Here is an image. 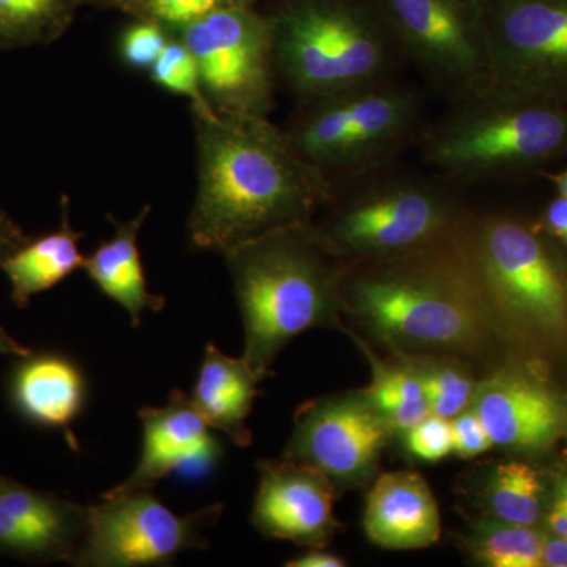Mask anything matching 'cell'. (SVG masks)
Masks as SVG:
<instances>
[{
  "label": "cell",
  "instance_id": "cell-1",
  "mask_svg": "<svg viewBox=\"0 0 567 567\" xmlns=\"http://www.w3.org/2000/svg\"><path fill=\"white\" fill-rule=\"evenodd\" d=\"M197 192L188 218L196 249L226 254L264 235L311 224L330 199L322 169L267 117H194Z\"/></svg>",
  "mask_w": 567,
  "mask_h": 567
},
{
  "label": "cell",
  "instance_id": "cell-2",
  "mask_svg": "<svg viewBox=\"0 0 567 567\" xmlns=\"http://www.w3.org/2000/svg\"><path fill=\"white\" fill-rule=\"evenodd\" d=\"M224 256L244 320V358L260 380L297 336L341 328L344 276L311 224L264 235Z\"/></svg>",
  "mask_w": 567,
  "mask_h": 567
},
{
  "label": "cell",
  "instance_id": "cell-3",
  "mask_svg": "<svg viewBox=\"0 0 567 567\" xmlns=\"http://www.w3.org/2000/svg\"><path fill=\"white\" fill-rule=\"evenodd\" d=\"M425 141L429 163L462 177L528 173L567 155V103L492 87L462 100Z\"/></svg>",
  "mask_w": 567,
  "mask_h": 567
},
{
  "label": "cell",
  "instance_id": "cell-4",
  "mask_svg": "<svg viewBox=\"0 0 567 567\" xmlns=\"http://www.w3.org/2000/svg\"><path fill=\"white\" fill-rule=\"evenodd\" d=\"M271 21L276 73L306 102L375 84L390 70L385 32L350 3L306 0Z\"/></svg>",
  "mask_w": 567,
  "mask_h": 567
},
{
  "label": "cell",
  "instance_id": "cell-5",
  "mask_svg": "<svg viewBox=\"0 0 567 567\" xmlns=\"http://www.w3.org/2000/svg\"><path fill=\"white\" fill-rule=\"evenodd\" d=\"M344 308L398 352L466 349L481 333L468 290L436 268L391 265L344 281Z\"/></svg>",
  "mask_w": 567,
  "mask_h": 567
},
{
  "label": "cell",
  "instance_id": "cell-6",
  "mask_svg": "<svg viewBox=\"0 0 567 567\" xmlns=\"http://www.w3.org/2000/svg\"><path fill=\"white\" fill-rule=\"evenodd\" d=\"M289 132L298 153L322 169H350L391 152L416 121L412 92L382 81L311 100Z\"/></svg>",
  "mask_w": 567,
  "mask_h": 567
},
{
  "label": "cell",
  "instance_id": "cell-7",
  "mask_svg": "<svg viewBox=\"0 0 567 567\" xmlns=\"http://www.w3.org/2000/svg\"><path fill=\"white\" fill-rule=\"evenodd\" d=\"M216 114L267 117L274 106V21L251 7L207 14L181 29Z\"/></svg>",
  "mask_w": 567,
  "mask_h": 567
},
{
  "label": "cell",
  "instance_id": "cell-8",
  "mask_svg": "<svg viewBox=\"0 0 567 567\" xmlns=\"http://www.w3.org/2000/svg\"><path fill=\"white\" fill-rule=\"evenodd\" d=\"M223 505L178 516L153 491L111 492L87 506L84 543L71 565L80 567L167 566L183 551L207 548L204 539Z\"/></svg>",
  "mask_w": 567,
  "mask_h": 567
},
{
  "label": "cell",
  "instance_id": "cell-9",
  "mask_svg": "<svg viewBox=\"0 0 567 567\" xmlns=\"http://www.w3.org/2000/svg\"><path fill=\"white\" fill-rule=\"evenodd\" d=\"M382 2L395 39L429 78L461 100L494 87L484 2Z\"/></svg>",
  "mask_w": 567,
  "mask_h": 567
},
{
  "label": "cell",
  "instance_id": "cell-10",
  "mask_svg": "<svg viewBox=\"0 0 567 567\" xmlns=\"http://www.w3.org/2000/svg\"><path fill=\"white\" fill-rule=\"evenodd\" d=\"M480 264L496 303L546 333L567 330V270L543 233L516 219L484 227Z\"/></svg>",
  "mask_w": 567,
  "mask_h": 567
},
{
  "label": "cell",
  "instance_id": "cell-11",
  "mask_svg": "<svg viewBox=\"0 0 567 567\" xmlns=\"http://www.w3.org/2000/svg\"><path fill=\"white\" fill-rule=\"evenodd\" d=\"M451 205L420 182H388L354 197L323 230L336 256L394 259L431 244L450 223Z\"/></svg>",
  "mask_w": 567,
  "mask_h": 567
},
{
  "label": "cell",
  "instance_id": "cell-12",
  "mask_svg": "<svg viewBox=\"0 0 567 567\" xmlns=\"http://www.w3.org/2000/svg\"><path fill=\"white\" fill-rule=\"evenodd\" d=\"M494 87L567 103V0H486Z\"/></svg>",
  "mask_w": 567,
  "mask_h": 567
},
{
  "label": "cell",
  "instance_id": "cell-13",
  "mask_svg": "<svg viewBox=\"0 0 567 567\" xmlns=\"http://www.w3.org/2000/svg\"><path fill=\"white\" fill-rule=\"evenodd\" d=\"M391 434L363 391L328 395L298 409L286 457L347 491L371 480Z\"/></svg>",
  "mask_w": 567,
  "mask_h": 567
},
{
  "label": "cell",
  "instance_id": "cell-14",
  "mask_svg": "<svg viewBox=\"0 0 567 567\" xmlns=\"http://www.w3.org/2000/svg\"><path fill=\"white\" fill-rule=\"evenodd\" d=\"M259 472L251 520L260 535L308 548L327 546L339 528L334 487L292 458L260 462Z\"/></svg>",
  "mask_w": 567,
  "mask_h": 567
},
{
  "label": "cell",
  "instance_id": "cell-15",
  "mask_svg": "<svg viewBox=\"0 0 567 567\" xmlns=\"http://www.w3.org/2000/svg\"><path fill=\"white\" fill-rule=\"evenodd\" d=\"M87 506L0 475V555L29 563H73Z\"/></svg>",
  "mask_w": 567,
  "mask_h": 567
},
{
  "label": "cell",
  "instance_id": "cell-16",
  "mask_svg": "<svg viewBox=\"0 0 567 567\" xmlns=\"http://www.w3.org/2000/svg\"><path fill=\"white\" fill-rule=\"evenodd\" d=\"M140 420L144 429L140 462L111 492L153 491L175 472H205L221 461V442L183 391H173L166 405L144 406Z\"/></svg>",
  "mask_w": 567,
  "mask_h": 567
},
{
  "label": "cell",
  "instance_id": "cell-17",
  "mask_svg": "<svg viewBox=\"0 0 567 567\" xmlns=\"http://www.w3.org/2000/svg\"><path fill=\"white\" fill-rule=\"evenodd\" d=\"M486 425L494 446L540 451L557 443L567 429L561 401L518 372H499L476 385L472 404Z\"/></svg>",
  "mask_w": 567,
  "mask_h": 567
},
{
  "label": "cell",
  "instance_id": "cell-18",
  "mask_svg": "<svg viewBox=\"0 0 567 567\" xmlns=\"http://www.w3.org/2000/svg\"><path fill=\"white\" fill-rule=\"evenodd\" d=\"M363 527L375 546L415 550L434 546L442 535L439 505L427 483L412 472L377 477L365 499Z\"/></svg>",
  "mask_w": 567,
  "mask_h": 567
},
{
  "label": "cell",
  "instance_id": "cell-19",
  "mask_svg": "<svg viewBox=\"0 0 567 567\" xmlns=\"http://www.w3.org/2000/svg\"><path fill=\"white\" fill-rule=\"evenodd\" d=\"M87 399L80 365L58 353L20 358L11 377V401L25 420L50 429H69Z\"/></svg>",
  "mask_w": 567,
  "mask_h": 567
},
{
  "label": "cell",
  "instance_id": "cell-20",
  "mask_svg": "<svg viewBox=\"0 0 567 567\" xmlns=\"http://www.w3.org/2000/svg\"><path fill=\"white\" fill-rule=\"evenodd\" d=\"M259 382L244 357H229L210 342L205 347L192 401L212 429L245 447L252 442L246 421L251 415Z\"/></svg>",
  "mask_w": 567,
  "mask_h": 567
},
{
  "label": "cell",
  "instance_id": "cell-21",
  "mask_svg": "<svg viewBox=\"0 0 567 567\" xmlns=\"http://www.w3.org/2000/svg\"><path fill=\"white\" fill-rule=\"evenodd\" d=\"M151 212V205H145L130 221H117L110 216L115 226L114 237L103 241L82 265L91 281L128 312L134 328L140 327L145 311L159 312L166 306L162 295L148 290L141 260V227Z\"/></svg>",
  "mask_w": 567,
  "mask_h": 567
},
{
  "label": "cell",
  "instance_id": "cell-22",
  "mask_svg": "<svg viewBox=\"0 0 567 567\" xmlns=\"http://www.w3.org/2000/svg\"><path fill=\"white\" fill-rule=\"evenodd\" d=\"M62 208L58 230L29 240L0 265L10 281L11 301L20 309L28 308L35 295L58 286L84 265L85 257L80 251L84 234L70 226L66 197H63Z\"/></svg>",
  "mask_w": 567,
  "mask_h": 567
},
{
  "label": "cell",
  "instance_id": "cell-23",
  "mask_svg": "<svg viewBox=\"0 0 567 567\" xmlns=\"http://www.w3.org/2000/svg\"><path fill=\"white\" fill-rule=\"evenodd\" d=\"M360 346L368 354L372 369L371 385L363 393L391 432L404 434L431 415L423 383L412 365L405 360L398 364L385 363L364 344Z\"/></svg>",
  "mask_w": 567,
  "mask_h": 567
},
{
  "label": "cell",
  "instance_id": "cell-24",
  "mask_svg": "<svg viewBox=\"0 0 567 567\" xmlns=\"http://www.w3.org/2000/svg\"><path fill=\"white\" fill-rule=\"evenodd\" d=\"M544 535L533 527L495 517L480 518L470 532L466 547L481 565L494 567L543 566Z\"/></svg>",
  "mask_w": 567,
  "mask_h": 567
},
{
  "label": "cell",
  "instance_id": "cell-25",
  "mask_svg": "<svg viewBox=\"0 0 567 567\" xmlns=\"http://www.w3.org/2000/svg\"><path fill=\"white\" fill-rule=\"evenodd\" d=\"M76 0H0V51L51 43L65 31Z\"/></svg>",
  "mask_w": 567,
  "mask_h": 567
},
{
  "label": "cell",
  "instance_id": "cell-26",
  "mask_svg": "<svg viewBox=\"0 0 567 567\" xmlns=\"http://www.w3.org/2000/svg\"><path fill=\"white\" fill-rule=\"evenodd\" d=\"M539 473L525 462H505L492 473L486 491L488 513L498 520L535 527L543 516Z\"/></svg>",
  "mask_w": 567,
  "mask_h": 567
},
{
  "label": "cell",
  "instance_id": "cell-27",
  "mask_svg": "<svg viewBox=\"0 0 567 567\" xmlns=\"http://www.w3.org/2000/svg\"><path fill=\"white\" fill-rule=\"evenodd\" d=\"M423 383L432 415L453 420L470 406L476 383L465 364L446 358H417L399 352Z\"/></svg>",
  "mask_w": 567,
  "mask_h": 567
},
{
  "label": "cell",
  "instance_id": "cell-28",
  "mask_svg": "<svg viewBox=\"0 0 567 567\" xmlns=\"http://www.w3.org/2000/svg\"><path fill=\"white\" fill-rule=\"evenodd\" d=\"M148 73L163 91L188 100L194 117H212L216 114L205 96L196 59L178 37L171 39Z\"/></svg>",
  "mask_w": 567,
  "mask_h": 567
},
{
  "label": "cell",
  "instance_id": "cell-29",
  "mask_svg": "<svg viewBox=\"0 0 567 567\" xmlns=\"http://www.w3.org/2000/svg\"><path fill=\"white\" fill-rule=\"evenodd\" d=\"M254 2L256 0H112L137 20L158 22L173 35L215 11L251 7Z\"/></svg>",
  "mask_w": 567,
  "mask_h": 567
},
{
  "label": "cell",
  "instance_id": "cell-30",
  "mask_svg": "<svg viewBox=\"0 0 567 567\" xmlns=\"http://www.w3.org/2000/svg\"><path fill=\"white\" fill-rule=\"evenodd\" d=\"M173 37L158 22L137 20L123 31L118 40V55L128 69L148 71Z\"/></svg>",
  "mask_w": 567,
  "mask_h": 567
},
{
  "label": "cell",
  "instance_id": "cell-31",
  "mask_svg": "<svg viewBox=\"0 0 567 567\" xmlns=\"http://www.w3.org/2000/svg\"><path fill=\"white\" fill-rule=\"evenodd\" d=\"M405 447L421 462H439L454 453L451 420L436 415L425 416L404 432Z\"/></svg>",
  "mask_w": 567,
  "mask_h": 567
},
{
  "label": "cell",
  "instance_id": "cell-32",
  "mask_svg": "<svg viewBox=\"0 0 567 567\" xmlns=\"http://www.w3.org/2000/svg\"><path fill=\"white\" fill-rule=\"evenodd\" d=\"M453 425L454 453L462 458H473L494 447L486 425L472 405L451 420Z\"/></svg>",
  "mask_w": 567,
  "mask_h": 567
},
{
  "label": "cell",
  "instance_id": "cell-33",
  "mask_svg": "<svg viewBox=\"0 0 567 567\" xmlns=\"http://www.w3.org/2000/svg\"><path fill=\"white\" fill-rule=\"evenodd\" d=\"M544 233L567 248V199L558 196L551 199L540 216Z\"/></svg>",
  "mask_w": 567,
  "mask_h": 567
},
{
  "label": "cell",
  "instance_id": "cell-34",
  "mask_svg": "<svg viewBox=\"0 0 567 567\" xmlns=\"http://www.w3.org/2000/svg\"><path fill=\"white\" fill-rule=\"evenodd\" d=\"M547 524L554 535L567 539V476L559 481L554 502H551L550 513H548Z\"/></svg>",
  "mask_w": 567,
  "mask_h": 567
},
{
  "label": "cell",
  "instance_id": "cell-35",
  "mask_svg": "<svg viewBox=\"0 0 567 567\" xmlns=\"http://www.w3.org/2000/svg\"><path fill=\"white\" fill-rule=\"evenodd\" d=\"M28 241L29 238L22 234L17 224L10 221L6 215L0 216V265Z\"/></svg>",
  "mask_w": 567,
  "mask_h": 567
},
{
  "label": "cell",
  "instance_id": "cell-36",
  "mask_svg": "<svg viewBox=\"0 0 567 567\" xmlns=\"http://www.w3.org/2000/svg\"><path fill=\"white\" fill-rule=\"evenodd\" d=\"M289 567H342L346 566L344 559L330 551L322 550V547H311L300 557L289 559L286 563Z\"/></svg>",
  "mask_w": 567,
  "mask_h": 567
},
{
  "label": "cell",
  "instance_id": "cell-37",
  "mask_svg": "<svg viewBox=\"0 0 567 567\" xmlns=\"http://www.w3.org/2000/svg\"><path fill=\"white\" fill-rule=\"evenodd\" d=\"M543 566L567 567V539L554 535L544 536L543 540Z\"/></svg>",
  "mask_w": 567,
  "mask_h": 567
},
{
  "label": "cell",
  "instance_id": "cell-38",
  "mask_svg": "<svg viewBox=\"0 0 567 567\" xmlns=\"http://www.w3.org/2000/svg\"><path fill=\"white\" fill-rule=\"evenodd\" d=\"M31 353V349L20 344L17 339L11 338V336L7 333L6 328L0 324V357L7 354V357L24 358Z\"/></svg>",
  "mask_w": 567,
  "mask_h": 567
},
{
  "label": "cell",
  "instance_id": "cell-39",
  "mask_svg": "<svg viewBox=\"0 0 567 567\" xmlns=\"http://www.w3.org/2000/svg\"><path fill=\"white\" fill-rule=\"evenodd\" d=\"M548 178L554 183L559 196L566 197L567 199V166L557 174L548 175Z\"/></svg>",
  "mask_w": 567,
  "mask_h": 567
},
{
  "label": "cell",
  "instance_id": "cell-40",
  "mask_svg": "<svg viewBox=\"0 0 567 567\" xmlns=\"http://www.w3.org/2000/svg\"><path fill=\"white\" fill-rule=\"evenodd\" d=\"M2 215H3V213H2V212H0V216H2Z\"/></svg>",
  "mask_w": 567,
  "mask_h": 567
}]
</instances>
